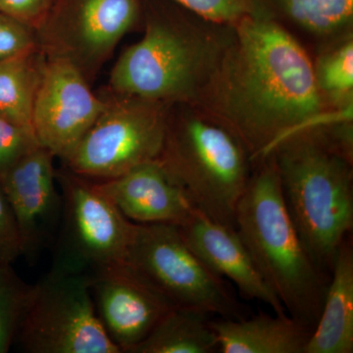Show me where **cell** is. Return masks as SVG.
Listing matches in <instances>:
<instances>
[{
	"mask_svg": "<svg viewBox=\"0 0 353 353\" xmlns=\"http://www.w3.org/2000/svg\"><path fill=\"white\" fill-rule=\"evenodd\" d=\"M233 41L199 103L243 141L253 164L328 110L305 48L264 10L234 24Z\"/></svg>",
	"mask_w": 353,
	"mask_h": 353,
	"instance_id": "cell-1",
	"label": "cell"
},
{
	"mask_svg": "<svg viewBox=\"0 0 353 353\" xmlns=\"http://www.w3.org/2000/svg\"><path fill=\"white\" fill-rule=\"evenodd\" d=\"M331 273L319 320L303 353L353 352V252L347 239Z\"/></svg>",
	"mask_w": 353,
	"mask_h": 353,
	"instance_id": "cell-18",
	"label": "cell"
},
{
	"mask_svg": "<svg viewBox=\"0 0 353 353\" xmlns=\"http://www.w3.org/2000/svg\"><path fill=\"white\" fill-rule=\"evenodd\" d=\"M32 290L34 285L23 281L11 265L0 267V353L15 343Z\"/></svg>",
	"mask_w": 353,
	"mask_h": 353,
	"instance_id": "cell-22",
	"label": "cell"
},
{
	"mask_svg": "<svg viewBox=\"0 0 353 353\" xmlns=\"http://www.w3.org/2000/svg\"><path fill=\"white\" fill-rule=\"evenodd\" d=\"M160 163L210 219L236 229L253 162L243 141L199 104H172Z\"/></svg>",
	"mask_w": 353,
	"mask_h": 353,
	"instance_id": "cell-5",
	"label": "cell"
},
{
	"mask_svg": "<svg viewBox=\"0 0 353 353\" xmlns=\"http://www.w3.org/2000/svg\"><path fill=\"white\" fill-rule=\"evenodd\" d=\"M54 157L39 146L0 175L19 229L22 255L31 263L55 243L61 225L63 199L57 189Z\"/></svg>",
	"mask_w": 353,
	"mask_h": 353,
	"instance_id": "cell-11",
	"label": "cell"
},
{
	"mask_svg": "<svg viewBox=\"0 0 353 353\" xmlns=\"http://www.w3.org/2000/svg\"><path fill=\"white\" fill-rule=\"evenodd\" d=\"M90 278L97 316L121 353H134L165 314L176 307L127 263Z\"/></svg>",
	"mask_w": 353,
	"mask_h": 353,
	"instance_id": "cell-12",
	"label": "cell"
},
{
	"mask_svg": "<svg viewBox=\"0 0 353 353\" xmlns=\"http://www.w3.org/2000/svg\"><path fill=\"white\" fill-rule=\"evenodd\" d=\"M234 26L187 14L150 13L139 43L111 72L121 97L172 105L201 103L233 41Z\"/></svg>",
	"mask_w": 353,
	"mask_h": 353,
	"instance_id": "cell-3",
	"label": "cell"
},
{
	"mask_svg": "<svg viewBox=\"0 0 353 353\" xmlns=\"http://www.w3.org/2000/svg\"><path fill=\"white\" fill-rule=\"evenodd\" d=\"M39 146L32 130L0 116V175Z\"/></svg>",
	"mask_w": 353,
	"mask_h": 353,
	"instance_id": "cell-24",
	"label": "cell"
},
{
	"mask_svg": "<svg viewBox=\"0 0 353 353\" xmlns=\"http://www.w3.org/2000/svg\"><path fill=\"white\" fill-rule=\"evenodd\" d=\"M15 343L29 353H121L97 316L90 275L54 262L34 285Z\"/></svg>",
	"mask_w": 353,
	"mask_h": 353,
	"instance_id": "cell-6",
	"label": "cell"
},
{
	"mask_svg": "<svg viewBox=\"0 0 353 353\" xmlns=\"http://www.w3.org/2000/svg\"><path fill=\"white\" fill-rule=\"evenodd\" d=\"M222 353H303L312 330L290 316L209 320Z\"/></svg>",
	"mask_w": 353,
	"mask_h": 353,
	"instance_id": "cell-17",
	"label": "cell"
},
{
	"mask_svg": "<svg viewBox=\"0 0 353 353\" xmlns=\"http://www.w3.org/2000/svg\"><path fill=\"white\" fill-rule=\"evenodd\" d=\"M272 19L314 53L353 36V0H259Z\"/></svg>",
	"mask_w": 353,
	"mask_h": 353,
	"instance_id": "cell-16",
	"label": "cell"
},
{
	"mask_svg": "<svg viewBox=\"0 0 353 353\" xmlns=\"http://www.w3.org/2000/svg\"><path fill=\"white\" fill-rule=\"evenodd\" d=\"M50 0H0V12L34 27L46 15Z\"/></svg>",
	"mask_w": 353,
	"mask_h": 353,
	"instance_id": "cell-27",
	"label": "cell"
},
{
	"mask_svg": "<svg viewBox=\"0 0 353 353\" xmlns=\"http://www.w3.org/2000/svg\"><path fill=\"white\" fill-rule=\"evenodd\" d=\"M183 8L205 19L234 25L263 10L259 0H173Z\"/></svg>",
	"mask_w": 353,
	"mask_h": 353,
	"instance_id": "cell-23",
	"label": "cell"
},
{
	"mask_svg": "<svg viewBox=\"0 0 353 353\" xmlns=\"http://www.w3.org/2000/svg\"><path fill=\"white\" fill-rule=\"evenodd\" d=\"M139 16L138 0H78L66 19L44 34L50 58L68 60L85 75L108 59Z\"/></svg>",
	"mask_w": 353,
	"mask_h": 353,
	"instance_id": "cell-13",
	"label": "cell"
},
{
	"mask_svg": "<svg viewBox=\"0 0 353 353\" xmlns=\"http://www.w3.org/2000/svg\"><path fill=\"white\" fill-rule=\"evenodd\" d=\"M268 155L301 243L316 266L330 274L353 228V129L334 124L301 130Z\"/></svg>",
	"mask_w": 353,
	"mask_h": 353,
	"instance_id": "cell-2",
	"label": "cell"
},
{
	"mask_svg": "<svg viewBox=\"0 0 353 353\" xmlns=\"http://www.w3.org/2000/svg\"><path fill=\"white\" fill-rule=\"evenodd\" d=\"M126 263L176 307L223 319L245 318L224 279L192 252L173 224H137Z\"/></svg>",
	"mask_w": 353,
	"mask_h": 353,
	"instance_id": "cell-7",
	"label": "cell"
},
{
	"mask_svg": "<svg viewBox=\"0 0 353 353\" xmlns=\"http://www.w3.org/2000/svg\"><path fill=\"white\" fill-rule=\"evenodd\" d=\"M44 64L37 50L0 61L1 117L32 130V108Z\"/></svg>",
	"mask_w": 353,
	"mask_h": 353,
	"instance_id": "cell-20",
	"label": "cell"
},
{
	"mask_svg": "<svg viewBox=\"0 0 353 353\" xmlns=\"http://www.w3.org/2000/svg\"><path fill=\"white\" fill-rule=\"evenodd\" d=\"M208 317L189 309L172 308L134 353L217 352V339Z\"/></svg>",
	"mask_w": 353,
	"mask_h": 353,
	"instance_id": "cell-19",
	"label": "cell"
},
{
	"mask_svg": "<svg viewBox=\"0 0 353 353\" xmlns=\"http://www.w3.org/2000/svg\"><path fill=\"white\" fill-rule=\"evenodd\" d=\"M95 185L136 224L179 226L196 209L158 159Z\"/></svg>",
	"mask_w": 353,
	"mask_h": 353,
	"instance_id": "cell-15",
	"label": "cell"
},
{
	"mask_svg": "<svg viewBox=\"0 0 353 353\" xmlns=\"http://www.w3.org/2000/svg\"><path fill=\"white\" fill-rule=\"evenodd\" d=\"M75 65L62 58L44 64L32 114L39 145L65 162L106 108Z\"/></svg>",
	"mask_w": 353,
	"mask_h": 353,
	"instance_id": "cell-10",
	"label": "cell"
},
{
	"mask_svg": "<svg viewBox=\"0 0 353 353\" xmlns=\"http://www.w3.org/2000/svg\"><path fill=\"white\" fill-rule=\"evenodd\" d=\"M169 106L132 97L106 104L67 160L70 171L102 182L157 160L164 145Z\"/></svg>",
	"mask_w": 353,
	"mask_h": 353,
	"instance_id": "cell-8",
	"label": "cell"
},
{
	"mask_svg": "<svg viewBox=\"0 0 353 353\" xmlns=\"http://www.w3.org/2000/svg\"><path fill=\"white\" fill-rule=\"evenodd\" d=\"M22 256L19 229L12 208L0 183V267Z\"/></svg>",
	"mask_w": 353,
	"mask_h": 353,
	"instance_id": "cell-26",
	"label": "cell"
},
{
	"mask_svg": "<svg viewBox=\"0 0 353 353\" xmlns=\"http://www.w3.org/2000/svg\"><path fill=\"white\" fill-rule=\"evenodd\" d=\"M236 231L287 314L311 330L330 283L309 256L289 214L275 163L267 155L253 164L236 211Z\"/></svg>",
	"mask_w": 353,
	"mask_h": 353,
	"instance_id": "cell-4",
	"label": "cell"
},
{
	"mask_svg": "<svg viewBox=\"0 0 353 353\" xmlns=\"http://www.w3.org/2000/svg\"><path fill=\"white\" fill-rule=\"evenodd\" d=\"M57 183L63 213L53 262L88 275L126 263L136 223L88 179L70 171Z\"/></svg>",
	"mask_w": 353,
	"mask_h": 353,
	"instance_id": "cell-9",
	"label": "cell"
},
{
	"mask_svg": "<svg viewBox=\"0 0 353 353\" xmlns=\"http://www.w3.org/2000/svg\"><path fill=\"white\" fill-rule=\"evenodd\" d=\"M37 50L31 26L0 12V61Z\"/></svg>",
	"mask_w": 353,
	"mask_h": 353,
	"instance_id": "cell-25",
	"label": "cell"
},
{
	"mask_svg": "<svg viewBox=\"0 0 353 353\" xmlns=\"http://www.w3.org/2000/svg\"><path fill=\"white\" fill-rule=\"evenodd\" d=\"M179 230L183 240L216 275L233 282L241 296L263 303L277 315L287 311L265 282L236 229L224 226L196 210Z\"/></svg>",
	"mask_w": 353,
	"mask_h": 353,
	"instance_id": "cell-14",
	"label": "cell"
},
{
	"mask_svg": "<svg viewBox=\"0 0 353 353\" xmlns=\"http://www.w3.org/2000/svg\"><path fill=\"white\" fill-rule=\"evenodd\" d=\"M312 63L316 87L326 108H353V36L318 51Z\"/></svg>",
	"mask_w": 353,
	"mask_h": 353,
	"instance_id": "cell-21",
	"label": "cell"
}]
</instances>
